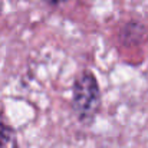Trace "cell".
<instances>
[{"instance_id": "obj_3", "label": "cell", "mask_w": 148, "mask_h": 148, "mask_svg": "<svg viewBox=\"0 0 148 148\" xmlns=\"http://www.w3.org/2000/svg\"><path fill=\"white\" fill-rule=\"evenodd\" d=\"M45 1L49 3V4H60V3H65L68 0H45Z\"/></svg>"}, {"instance_id": "obj_2", "label": "cell", "mask_w": 148, "mask_h": 148, "mask_svg": "<svg viewBox=\"0 0 148 148\" xmlns=\"http://www.w3.org/2000/svg\"><path fill=\"white\" fill-rule=\"evenodd\" d=\"M10 137H12V130L4 122L0 121V148H3L9 143Z\"/></svg>"}, {"instance_id": "obj_1", "label": "cell", "mask_w": 148, "mask_h": 148, "mask_svg": "<svg viewBox=\"0 0 148 148\" xmlns=\"http://www.w3.org/2000/svg\"><path fill=\"white\" fill-rule=\"evenodd\" d=\"M101 106V88L95 75L84 71L73 84L72 108L81 121H92Z\"/></svg>"}]
</instances>
